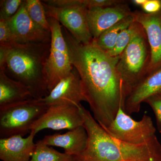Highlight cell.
<instances>
[{
	"label": "cell",
	"instance_id": "obj_9",
	"mask_svg": "<svg viewBox=\"0 0 161 161\" xmlns=\"http://www.w3.org/2000/svg\"><path fill=\"white\" fill-rule=\"evenodd\" d=\"M79 108L69 105L51 106L33 125L31 132L36 134L44 129L70 130L82 126L84 122Z\"/></svg>",
	"mask_w": 161,
	"mask_h": 161
},
{
	"label": "cell",
	"instance_id": "obj_4",
	"mask_svg": "<svg viewBox=\"0 0 161 161\" xmlns=\"http://www.w3.org/2000/svg\"><path fill=\"white\" fill-rule=\"evenodd\" d=\"M132 37L119 57L117 69L129 95L147 75L150 50L146 32L139 23H132Z\"/></svg>",
	"mask_w": 161,
	"mask_h": 161
},
{
	"label": "cell",
	"instance_id": "obj_18",
	"mask_svg": "<svg viewBox=\"0 0 161 161\" xmlns=\"http://www.w3.org/2000/svg\"><path fill=\"white\" fill-rule=\"evenodd\" d=\"M134 22L133 13L132 14L125 18L114 26L103 32L95 40L98 46L107 52L113 48L121 32L128 28Z\"/></svg>",
	"mask_w": 161,
	"mask_h": 161
},
{
	"label": "cell",
	"instance_id": "obj_25",
	"mask_svg": "<svg viewBox=\"0 0 161 161\" xmlns=\"http://www.w3.org/2000/svg\"><path fill=\"white\" fill-rule=\"evenodd\" d=\"M14 42L12 34L6 21L0 20V44Z\"/></svg>",
	"mask_w": 161,
	"mask_h": 161
},
{
	"label": "cell",
	"instance_id": "obj_12",
	"mask_svg": "<svg viewBox=\"0 0 161 161\" xmlns=\"http://www.w3.org/2000/svg\"><path fill=\"white\" fill-rule=\"evenodd\" d=\"M133 15L134 21L143 28L150 46L148 75L161 67V11L153 14L136 11L133 12Z\"/></svg>",
	"mask_w": 161,
	"mask_h": 161
},
{
	"label": "cell",
	"instance_id": "obj_6",
	"mask_svg": "<svg viewBox=\"0 0 161 161\" xmlns=\"http://www.w3.org/2000/svg\"><path fill=\"white\" fill-rule=\"evenodd\" d=\"M48 108L36 99L0 107V138L30 133L32 126Z\"/></svg>",
	"mask_w": 161,
	"mask_h": 161
},
{
	"label": "cell",
	"instance_id": "obj_23",
	"mask_svg": "<svg viewBox=\"0 0 161 161\" xmlns=\"http://www.w3.org/2000/svg\"><path fill=\"white\" fill-rule=\"evenodd\" d=\"M152 108L155 114L158 129L161 133V92L153 95L144 101Z\"/></svg>",
	"mask_w": 161,
	"mask_h": 161
},
{
	"label": "cell",
	"instance_id": "obj_17",
	"mask_svg": "<svg viewBox=\"0 0 161 161\" xmlns=\"http://www.w3.org/2000/svg\"><path fill=\"white\" fill-rule=\"evenodd\" d=\"M34 99L28 88L0 70V107Z\"/></svg>",
	"mask_w": 161,
	"mask_h": 161
},
{
	"label": "cell",
	"instance_id": "obj_11",
	"mask_svg": "<svg viewBox=\"0 0 161 161\" xmlns=\"http://www.w3.org/2000/svg\"><path fill=\"white\" fill-rule=\"evenodd\" d=\"M40 99L48 107L56 105L80 107L81 102H86L80 76L76 69L74 67L70 74L60 80L48 95Z\"/></svg>",
	"mask_w": 161,
	"mask_h": 161
},
{
	"label": "cell",
	"instance_id": "obj_7",
	"mask_svg": "<svg viewBox=\"0 0 161 161\" xmlns=\"http://www.w3.org/2000/svg\"><path fill=\"white\" fill-rule=\"evenodd\" d=\"M47 19L50 25L51 42L45 72L50 93L60 80L70 74L74 66L60 23L54 18H47Z\"/></svg>",
	"mask_w": 161,
	"mask_h": 161
},
{
	"label": "cell",
	"instance_id": "obj_27",
	"mask_svg": "<svg viewBox=\"0 0 161 161\" xmlns=\"http://www.w3.org/2000/svg\"><path fill=\"white\" fill-rule=\"evenodd\" d=\"M147 0H133L132 3L137 6H142L146 3Z\"/></svg>",
	"mask_w": 161,
	"mask_h": 161
},
{
	"label": "cell",
	"instance_id": "obj_14",
	"mask_svg": "<svg viewBox=\"0 0 161 161\" xmlns=\"http://www.w3.org/2000/svg\"><path fill=\"white\" fill-rule=\"evenodd\" d=\"M161 92V67L147 75L132 88L125 101L123 109L128 115L137 113L142 103Z\"/></svg>",
	"mask_w": 161,
	"mask_h": 161
},
{
	"label": "cell",
	"instance_id": "obj_1",
	"mask_svg": "<svg viewBox=\"0 0 161 161\" xmlns=\"http://www.w3.org/2000/svg\"><path fill=\"white\" fill-rule=\"evenodd\" d=\"M63 33L71 62L80 76L84 96L93 117L103 129H107L119 108H124L129 95L117 69L119 57L110 56L94 39L83 44L65 28Z\"/></svg>",
	"mask_w": 161,
	"mask_h": 161
},
{
	"label": "cell",
	"instance_id": "obj_24",
	"mask_svg": "<svg viewBox=\"0 0 161 161\" xmlns=\"http://www.w3.org/2000/svg\"><path fill=\"white\" fill-rule=\"evenodd\" d=\"M82 4L88 9L94 8H102L115 6L124 3L119 0H81Z\"/></svg>",
	"mask_w": 161,
	"mask_h": 161
},
{
	"label": "cell",
	"instance_id": "obj_26",
	"mask_svg": "<svg viewBox=\"0 0 161 161\" xmlns=\"http://www.w3.org/2000/svg\"><path fill=\"white\" fill-rule=\"evenodd\" d=\"M142 8L146 13L149 14L158 13L161 11V1L147 0Z\"/></svg>",
	"mask_w": 161,
	"mask_h": 161
},
{
	"label": "cell",
	"instance_id": "obj_3",
	"mask_svg": "<svg viewBox=\"0 0 161 161\" xmlns=\"http://www.w3.org/2000/svg\"><path fill=\"white\" fill-rule=\"evenodd\" d=\"M51 43L0 44V70L28 88L34 99L49 94L45 67Z\"/></svg>",
	"mask_w": 161,
	"mask_h": 161
},
{
	"label": "cell",
	"instance_id": "obj_16",
	"mask_svg": "<svg viewBox=\"0 0 161 161\" xmlns=\"http://www.w3.org/2000/svg\"><path fill=\"white\" fill-rule=\"evenodd\" d=\"M87 140V133L84 126L69 130L64 134L45 136L42 139L49 147H61L64 150V153L72 156L79 155L83 152Z\"/></svg>",
	"mask_w": 161,
	"mask_h": 161
},
{
	"label": "cell",
	"instance_id": "obj_2",
	"mask_svg": "<svg viewBox=\"0 0 161 161\" xmlns=\"http://www.w3.org/2000/svg\"><path fill=\"white\" fill-rule=\"evenodd\" d=\"M79 109L88 140L73 161H161V144L156 136L142 145L125 142L111 136L81 105Z\"/></svg>",
	"mask_w": 161,
	"mask_h": 161
},
{
	"label": "cell",
	"instance_id": "obj_22",
	"mask_svg": "<svg viewBox=\"0 0 161 161\" xmlns=\"http://www.w3.org/2000/svg\"><path fill=\"white\" fill-rule=\"evenodd\" d=\"M24 1L1 0L0 1V20L8 21L14 16Z\"/></svg>",
	"mask_w": 161,
	"mask_h": 161
},
{
	"label": "cell",
	"instance_id": "obj_20",
	"mask_svg": "<svg viewBox=\"0 0 161 161\" xmlns=\"http://www.w3.org/2000/svg\"><path fill=\"white\" fill-rule=\"evenodd\" d=\"M24 3L26 11L31 19L40 27L51 31L50 25L41 1L26 0Z\"/></svg>",
	"mask_w": 161,
	"mask_h": 161
},
{
	"label": "cell",
	"instance_id": "obj_19",
	"mask_svg": "<svg viewBox=\"0 0 161 161\" xmlns=\"http://www.w3.org/2000/svg\"><path fill=\"white\" fill-rule=\"evenodd\" d=\"M30 161H73V157L46 145L42 140L36 143V148Z\"/></svg>",
	"mask_w": 161,
	"mask_h": 161
},
{
	"label": "cell",
	"instance_id": "obj_8",
	"mask_svg": "<svg viewBox=\"0 0 161 161\" xmlns=\"http://www.w3.org/2000/svg\"><path fill=\"white\" fill-rule=\"evenodd\" d=\"M104 130L112 137L133 145L146 143L156 136L155 128L150 116L144 115L141 120H135L122 107L111 125Z\"/></svg>",
	"mask_w": 161,
	"mask_h": 161
},
{
	"label": "cell",
	"instance_id": "obj_21",
	"mask_svg": "<svg viewBox=\"0 0 161 161\" xmlns=\"http://www.w3.org/2000/svg\"><path fill=\"white\" fill-rule=\"evenodd\" d=\"M132 24L129 27L121 32L116 40L115 45L112 49L106 52L107 53L113 58L120 57L130 43L132 37Z\"/></svg>",
	"mask_w": 161,
	"mask_h": 161
},
{
	"label": "cell",
	"instance_id": "obj_5",
	"mask_svg": "<svg viewBox=\"0 0 161 161\" xmlns=\"http://www.w3.org/2000/svg\"><path fill=\"white\" fill-rule=\"evenodd\" d=\"M47 17L58 20L79 43L93 40L88 23V9L81 0L42 1Z\"/></svg>",
	"mask_w": 161,
	"mask_h": 161
},
{
	"label": "cell",
	"instance_id": "obj_15",
	"mask_svg": "<svg viewBox=\"0 0 161 161\" xmlns=\"http://www.w3.org/2000/svg\"><path fill=\"white\" fill-rule=\"evenodd\" d=\"M36 134L30 132L27 137L14 136L0 139V158L3 161H30L34 152Z\"/></svg>",
	"mask_w": 161,
	"mask_h": 161
},
{
	"label": "cell",
	"instance_id": "obj_13",
	"mask_svg": "<svg viewBox=\"0 0 161 161\" xmlns=\"http://www.w3.org/2000/svg\"><path fill=\"white\" fill-rule=\"evenodd\" d=\"M132 13L125 2L110 7L88 9V23L93 39H97L104 31Z\"/></svg>",
	"mask_w": 161,
	"mask_h": 161
},
{
	"label": "cell",
	"instance_id": "obj_10",
	"mask_svg": "<svg viewBox=\"0 0 161 161\" xmlns=\"http://www.w3.org/2000/svg\"><path fill=\"white\" fill-rule=\"evenodd\" d=\"M24 1L14 16L6 21L14 41L20 43H51V32L40 27L31 19Z\"/></svg>",
	"mask_w": 161,
	"mask_h": 161
}]
</instances>
